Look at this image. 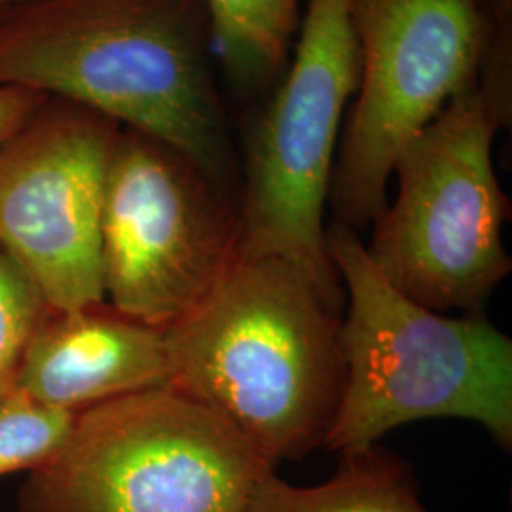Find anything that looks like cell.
Masks as SVG:
<instances>
[{"label":"cell","mask_w":512,"mask_h":512,"mask_svg":"<svg viewBox=\"0 0 512 512\" xmlns=\"http://www.w3.org/2000/svg\"><path fill=\"white\" fill-rule=\"evenodd\" d=\"M494 25V42L486 67L503 76H512V0H482Z\"/></svg>","instance_id":"15"},{"label":"cell","mask_w":512,"mask_h":512,"mask_svg":"<svg viewBox=\"0 0 512 512\" xmlns=\"http://www.w3.org/2000/svg\"><path fill=\"white\" fill-rule=\"evenodd\" d=\"M213 52L247 88L268 86L291 55L298 0H205Z\"/></svg>","instance_id":"12"},{"label":"cell","mask_w":512,"mask_h":512,"mask_svg":"<svg viewBox=\"0 0 512 512\" xmlns=\"http://www.w3.org/2000/svg\"><path fill=\"white\" fill-rule=\"evenodd\" d=\"M272 473L226 421L167 385L76 414L23 482L18 512H249Z\"/></svg>","instance_id":"5"},{"label":"cell","mask_w":512,"mask_h":512,"mask_svg":"<svg viewBox=\"0 0 512 512\" xmlns=\"http://www.w3.org/2000/svg\"><path fill=\"white\" fill-rule=\"evenodd\" d=\"M50 310L33 277L0 247V403L14 393L23 353Z\"/></svg>","instance_id":"14"},{"label":"cell","mask_w":512,"mask_h":512,"mask_svg":"<svg viewBox=\"0 0 512 512\" xmlns=\"http://www.w3.org/2000/svg\"><path fill=\"white\" fill-rule=\"evenodd\" d=\"M205 0H29L0 19V86L63 97L183 150L239 198Z\"/></svg>","instance_id":"1"},{"label":"cell","mask_w":512,"mask_h":512,"mask_svg":"<svg viewBox=\"0 0 512 512\" xmlns=\"http://www.w3.org/2000/svg\"><path fill=\"white\" fill-rule=\"evenodd\" d=\"M351 21L361 74L329 200L334 222L361 234L406 145L480 82L494 25L482 0H351Z\"/></svg>","instance_id":"7"},{"label":"cell","mask_w":512,"mask_h":512,"mask_svg":"<svg viewBox=\"0 0 512 512\" xmlns=\"http://www.w3.org/2000/svg\"><path fill=\"white\" fill-rule=\"evenodd\" d=\"M238 258V196L183 150L122 128L101 219V275L110 306L167 330Z\"/></svg>","instance_id":"8"},{"label":"cell","mask_w":512,"mask_h":512,"mask_svg":"<svg viewBox=\"0 0 512 512\" xmlns=\"http://www.w3.org/2000/svg\"><path fill=\"white\" fill-rule=\"evenodd\" d=\"M359 74L351 0H308L293 63L247 139L239 188V258L293 262L336 311L346 291L323 219Z\"/></svg>","instance_id":"6"},{"label":"cell","mask_w":512,"mask_h":512,"mask_svg":"<svg viewBox=\"0 0 512 512\" xmlns=\"http://www.w3.org/2000/svg\"><path fill=\"white\" fill-rule=\"evenodd\" d=\"M342 315L293 262L238 258L164 330L171 387L203 404L272 467L325 446L346 363Z\"/></svg>","instance_id":"2"},{"label":"cell","mask_w":512,"mask_h":512,"mask_svg":"<svg viewBox=\"0 0 512 512\" xmlns=\"http://www.w3.org/2000/svg\"><path fill=\"white\" fill-rule=\"evenodd\" d=\"M76 414L42 406L18 391L0 403V476L35 471L65 444Z\"/></svg>","instance_id":"13"},{"label":"cell","mask_w":512,"mask_h":512,"mask_svg":"<svg viewBox=\"0 0 512 512\" xmlns=\"http://www.w3.org/2000/svg\"><path fill=\"white\" fill-rule=\"evenodd\" d=\"M29 0H0V19L8 16L12 10H16L21 4H25Z\"/></svg>","instance_id":"17"},{"label":"cell","mask_w":512,"mask_h":512,"mask_svg":"<svg viewBox=\"0 0 512 512\" xmlns=\"http://www.w3.org/2000/svg\"><path fill=\"white\" fill-rule=\"evenodd\" d=\"M511 116L512 99L480 78L406 145L393 167L397 198L374 220L366 255L427 310L484 315L512 270L503 245L511 202L494 169L495 135Z\"/></svg>","instance_id":"4"},{"label":"cell","mask_w":512,"mask_h":512,"mask_svg":"<svg viewBox=\"0 0 512 512\" xmlns=\"http://www.w3.org/2000/svg\"><path fill=\"white\" fill-rule=\"evenodd\" d=\"M169 384L171 359L164 330L99 302L50 310L23 353L14 391L42 406L80 414Z\"/></svg>","instance_id":"10"},{"label":"cell","mask_w":512,"mask_h":512,"mask_svg":"<svg viewBox=\"0 0 512 512\" xmlns=\"http://www.w3.org/2000/svg\"><path fill=\"white\" fill-rule=\"evenodd\" d=\"M46 97V93L27 88L0 86V147L27 122Z\"/></svg>","instance_id":"16"},{"label":"cell","mask_w":512,"mask_h":512,"mask_svg":"<svg viewBox=\"0 0 512 512\" xmlns=\"http://www.w3.org/2000/svg\"><path fill=\"white\" fill-rule=\"evenodd\" d=\"M338 458L332 478L311 488L291 486L272 473L249 512H429L412 467L391 450L376 444Z\"/></svg>","instance_id":"11"},{"label":"cell","mask_w":512,"mask_h":512,"mask_svg":"<svg viewBox=\"0 0 512 512\" xmlns=\"http://www.w3.org/2000/svg\"><path fill=\"white\" fill-rule=\"evenodd\" d=\"M327 251L348 293L340 323L346 384L325 448L359 454L410 421L480 423L512 448V340L486 315L446 317L397 291L361 236L327 228Z\"/></svg>","instance_id":"3"},{"label":"cell","mask_w":512,"mask_h":512,"mask_svg":"<svg viewBox=\"0 0 512 512\" xmlns=\"http://www.w3.org/2000/svg\"><path fill=\"white\" fill-rule=\"evenodd\" d=\"M122 128L99 110L48 95L0 147V247L52 310L105 302L101 219Z\"/></svg>","instance_id":"9"}]
</instances>
